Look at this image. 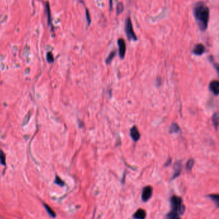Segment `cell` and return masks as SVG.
Wrapping results in <instances>:
<instances>
[{
    "mask_svg": "<svg viewBox=\"0 0 219 219\" xmlns=\"http://www.w3.org/2000/svg\"><path fill=\"white\" fill-rule=\"evenodd\" d=\"M109 6H110V10H112L113 9V1L112 0H109Z\"/></svg>",
    "mask_w": 219,
    "mask_h": 219,
    "instance_id": "d4e9b609",
    "label": "cell"
},
{
    "mask_svg": "<svg viewBox=\"0 0 219 219\" xmlns=\"http://www.w3.org/2000/svg\"><path fill=\"white\" fill-rule=\"evenodd\" d=\"M44 206L45 207V209H46L47 213L49 214L50 216H51V217H53V218H55L56 217V214L55 212L53 211V210L51 208V207L48 205V204H44Z\"/></svg>",
    "mask_w": 219,
    "mask_h": 219,
    "instance_id": "4fadbf2b",
    "label": "cell"
},
{
    "mask_svg": "<svg viewBox=\"0 0 219 219\" xmlns=\"http://www.w3.org/2000/svg\"><path fill=\"white\" fill-rule=\"evenodd\" d=\"M172 211L177 212L179 215H183L184 212V206L183 204L181 198L177 196H173L170 199Z\"/></svg>",
    "mask_w": 219,
    "mask_h": 219,
    "instance_id": "7a4b0ae2",
    "label": "cell"
},
{
    "mask_svg": "<svg viewBox=\"0 0 219 219\" xmlns=\"http://www.w3.org/2000/svg\"><path fill=\"white\" fill-rule=\"evenodd\" d=\"M133 217L135 219H145L146 217V212L143 209H139L134 214Z\"/></svg>",
    "mask_w": 219,
    "mask_h": 219,
    "instance_id": "8fae6325",
    "label": "cell"
},
{
    "mask_svg": "<svg viewBox=\"0 0 219 219\" xmlns=\"http://www.w3.org/2000/svg\"><path fill=\"white\" fill-rule=\"evenodd\" d=\"M130 136L134 141H138L140 138V134H139V131L136 126H133L130 130Z\"/></svg>",
    "mask_w": 219,
    "mask_h": 219,
    "instance_id": "ba28073f",
    "label": "cell"
},
{
    "mask_svg": "<svg viewBox=\"0 0 219 219\" xmlns=\"http://www.w3.org/2000/svg\"><path fill=\"white\" fill-rule=\"evenodd\" d=\"M118 44L119 47V57L123 59L126 55V42L123 39H119L118 41Z\"/></svg>",
    "mask_w": 219,
    "mask_h": 219,
    "instance_id": "5b68a950",
    "label": "cell"
},
{
    "mask_svg": "<svg viewBox=\"0 0 219 219\" xmlns=\"http://www.w3.org/2000/svg\"><path fill=\"white\" fill-rule=\"evenodd\" d=\"M0 163L3 165H5L6 164V156L2 150H0Z\"/></svg>",
    "mask_w": 219,
    "mask_h": 219,
    "instance_id": "2e32d148",
    "label": "cell"
},
{
    "mask_svg": "<svg viewBox=\"0 0 219 219\" xmlns=\"http://www.w3.org/2000/svg\"><path fill=\"white\" fill-rule=\"evenodd\" d=\"M152 188L150 186H145L143 190V192H142V200L144 202H147L150 199V198L152 197Z\"/></svg>",
    "mask_w": 219,
    "mask_h": 219,
    "instance_id": "277c9868",
    "label": "cell"
},
{
    "mask_svg": "<svg viewBox=\"0 0 219 219\" xmlns=\"http://www.w3.org/2000/svg\"><path fill=\"white\" fill-rule=\"evenodd\" d=\"M115 55H116V52H115V51H114V52H111V53H110V55H109V56H108L107 58L106 59V64H109L111 63V62H112L113 59L114 57H115Z\"/></svg>",
    "mask_w": 219,
    "mask_h": 219,
    "instance_id": "ac0fdd59",
    "label": "cell"
},
{
    "mask_svg": "<svg viewBox=\"0 0 219 219\" xmlns=\"http://www.w3.org/2000/svg\"><path fill=\"white\" fill-rule=\"evenodd\" d=\"M55 183L56 184H59L60 186H64V182L62 181L61 178H60L59 176H57L55 178Z\"/></svg>",
    "mask_w": 219,
    "mask_h": 219,
    "instance_id": "7402d4cb",
    "label": "cell"
},
{
    "mask_svg": "<svg viewBox=\"0 0 219 219\" xmlns=\"http://www.w3.org/2000/svg\"><path fill=\"white\" fill-rule=\"evenodd\" d=\"M45 11H46V16H47V22L48 25L50 26H52V17H51V12H50V5L48 3H46L45 5Z\"/></svg>",
    "mask_w": 219,
    "mask_h": 219,
    "instance_id": "9c48e42d",
    "label": "cell"
},
{
    "mask_svg": "<svg viewBox=\"0 0 219 219\" xmlns=\"http://www.w3.org/2000/svg\"><path fill=\"white\" fill-rule=\"evenodd\" d=\"M209 197L211 199L215 202L216 205L218 206V195L217 194H213V195H209Z\"/></svg>",
    "mask_w": 219,
    "mask_h": 219,
    "instance_id": "ffe728a7",
    "label": "cell"
},
{
    "mask_svg": "<svg viewBox=\"0 0 219 219\" xmlns=\"http://www.w3.org/2000/svg\"><path fill=\"white\" fill-rule=\"evenodd\" d=\"M179 130H180V129H179V127L178 125L177 124L173 123L172 124L171 127H170V132L172 133H175L179 132Z\"/></svg>",
    "mask_w": 219,
    "mask_h": 219,
    "instance_id": "9a60e30c",
    "label": "cell"
},
{
    "mask_svg": "<svg viewBox=\"0 0 219 219\" xmlns=\"http://www.w3.org/2000/svg\"><path fill=\"white\" fill-rule=\"evenodd\" d=\"M193 12L199 29L205 31L207 28L209 18V8L204 2L199 1L195 4Z\"/></svg>",
    "mask_w": 219,
    "mask_h": 219,
    "instance_id": "6da1fadb",
    "label": "cell"
},
{
    "mask_svg": "<svg viewBox=\"0 0 219 219\" xmlns=\"http://www.w3.org/2000/svg\"><path fill=\"white\" fill-rule=\"evenodd\" d=\"M194 165V160L193 159H190L188 161L187 163H186V169L187 170H191L192 169V167Z\"/></svg>",
    "mask_w": 219,
    "mask_h": 219,
    "instance_id": "d6986e66",
    "label": "cell"
},
{
    "mask_svg": "<svg viewBox=\"0 0 219 219\" xmlns=\"http://www.w3.org/2000/svg\"><path fill=\"white\" fill-rule=\"evenodd\" d=\"M47 60L49 63H52V62H53L54 58H53V56L52 55V53L51 52H48L47 53Z\"/></svg>",
    "mask_w": 219,
    "mask_h": 219,
    "instance_id": "603a6c76",
    "label": "cell"
},
{
    "mask_svg": "<svg viewBox=\"0 0 219 219\" xmlns=\"http://www.w3.org/2000/svg\"><path fill=\"white\" fill-rule=\"evenodd\" d=\"M166 219H181L179 217V214L176 212L172 211L169 213H168L166 216Z\"/></svg>",
    "mask_w": 219,
    "mask_h": 219,
    "instance_id": "7c38bea8",
    "label": "cell"
},
{
    "mask_svg": "<svg viewBox=\"0 0 219 219\" xmlns=\"http://www.w3.org/2000/svg\"><path fill=\"white\" fill-rule=\"evenodd\" d=\"M173 168H174V174L173 175L172 177V180L175 179V178H177V176H179L181 173V162L180 161H177L176 163L174 164V166H173Z\"/></svg>",
    "mask_w": 219,
    "mask_h": 219,
    "instance_id": "30bf717a",
    "label": "cell"
},
{
    "mask_svg": "<svg viewBox=\"0 0 219 219\" xmlns=\"http://www.w3.org/2000/svg\"><path fill=\"white\" fill-rule=\"evenodd\" d=\"M86 18H87L88 26H89L90 23H91V18H90V16H89V11H88L87 9H86Z\"/></svg>",
    "mask_w": 219,
    "mask_h": 219,
    "instance_id": "cb8c5ba5",
    "label": "cell"
},
{
    "mask_svg": "<svg viewBox=\"0 0 219 219\" xmlns=\"http://www.w3.org/2000/svg\"><path fill=\"white\" fill-rule=\"evenodd\" d=\"M30 116H31L30 112H29L27 113V115L25 116V117L23 119V123H22L23 126H25V125H26L28 123V121H29L30 119Z\"/></svg>",
    "mask_w": 219,
    "mask_h": 219,
    "instance_id": "44dd1931",
    "label": "cell"
},
{
    "mask_svg": "<svg viewBox=\"0 0 219 219\" xmlns=\"http://www.w3.org/2000/svg\"><path fill=\"white\" fill-rule=\"evenodd\" d=\"M212 121L213 126L215 127V130H217L218 128V115L217 113H215L213 115L212 117Z\"/></svg>",
    "mask_w": 219,
    "mask_h": 219,
    "instance_id": "5bb4252c",
    "label": "cell"
},
{
    "mask_svg": "<svg viewBox=\"0 0 219 219\" xmlns=\"http://www.w3.org/2000/svg\"><path fill=\"white\" fill-rule=\"evenodd\" d=\"M124 10V6L122 3H119L117 5V7H116V15H119L121 13L123 12V11Z\"/></svg>",
    "mask_w": 219,
    "mask_h": 219,
    "instance_id": "e0dca14e",
    "label": "cell"
},
{
    "mask_svg": "<svg viewBox=\"0 0 219 219\" xmlns=\"http://www.w3.org/2000/svg\"><path fill=\"white\" fill-rule=\"evenodd\" d=\"M205 52V47L202 44H198L193 49V53L196 55H202Z\"/></svg>",
    "mask_w": 219,
    "mask_h": 219,
    "instance_id": "52a82bcc",
    "label": "cell"
},
{
    "mask_svg": "<svg viewBox=\"0 0 219 219\" xmlns=\"http://www.w3.org/2000/svg\"><path fill=\"white\" fill-rule=\"evenodd\" d=\"M125 30H126L127 38L130 41H137V37L134 32L131 19L130 18H127L126 20V24H125Z\"/></svg>",
    "mask_w": 219,
    "mask_h": 219,
    "instance_id": "3957f363",
    "label": "cell"
},
{
    "mask_svg": "<svg viewBox=\"0 0 219 219\" xmlns=\"http://www.w3.org/2000/svg\"><path fill=\"white\" fill-rule=\"evenodd\" d=\"M209 89L213 94L217 96L219 92V83L217 80H213L209 84Z\"/></svg>",
    "mask_w": 219,
    "mask_h": 219,
    "instance_id": "8992f818",
    "label": "cell"
}]
</instances>
